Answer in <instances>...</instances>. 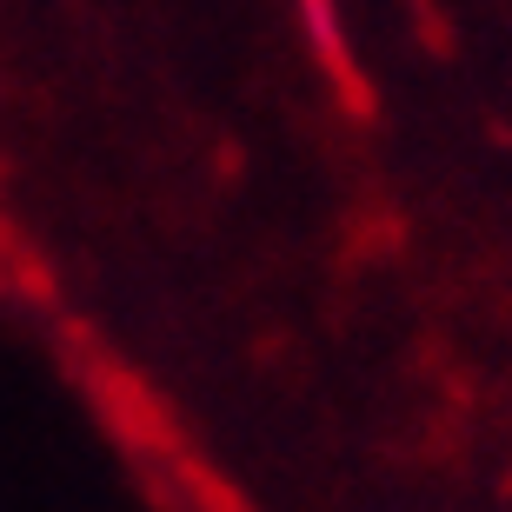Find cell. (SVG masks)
Returning a JSON list of instances; mask_svg holds the SVG:
<instances>
[]
</instances>
